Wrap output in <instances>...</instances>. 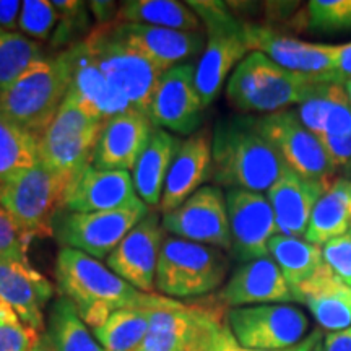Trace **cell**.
Returning <instances> with one entry per match:
<instances>
[{
	"label": "cell",
	"instance_id": "1",
	"mask_svg": "<svg viewBox=\"0 0 351 351\" xmlns=\"http://www.w3.org/2000/svg\"><path fill=\"white\" fill-rule=\"evenodd\" d=\"M56 280L60 295L77 307L91 330L121 309H171L182 302L134 288L98 258L77 249L62 247L56 258Z\"/></svg>",
	"mask_w": 351,
	"mask_h": 351
},
{
	"label": "cell",
	"instance_id": "2",
	"mask_svg": "<svg viewBox=\"0 0 351 351\" xmlns=\"http://www.w3.org/2000/svg\"><path fill=\"white\" fill-rule=\"evenodd\" d=\"M285 169L282 158L257 129L256 117H231L215 125L210 179L218 187L262 194Z\"/></svg>",
	"mask_w": 351,
	"mask_h": 351
},
{
	"label": "cell",
	"instance_id": "3",
	"mask_svg": "<svg viewBox=\"0 0 351 351\" xmlns=\"http://www.w3.org/2000/svg\"><path fill=\"white\" fill-rule=\"evenodd\" d=\"M326 78L307 77L280 67L262 52H249L226 85L228 101L244 112L274 114L304 103Z\"/></svg>",
	"mask_w": 351,
	"mask_h": 351
},
{
	"label": "cell",
	"instance_id": "4",
	"mask_svg": "<svg viewBox=\"0 0 351 351\" xmlns=\"http://www.w3.org/2000/svg\"><path fill=\"white\" fill-rule=\"evenodd\" d=\"M69 93V73L57 54L29 65L0 93V112L39 138Z\"/></svg>",
	"mask_w": 351,
	"mask_h": 351
},
{
	"label": "cell",
	"instance_id": "5",
	"mask_svg": "<svg viewBox=\"0 0 351 351\" xmlns=\"http://www.w3.org/2000/svg\"><path fill=\"white\" fill-rule=\"evenodd\" d=\"M205 28V49L195 65V86L204 108L218 98L230 72L249 54L244 21L221 2H187Z\"/></svg>",
	"mask_w": 351,
	"mask_h": 351
},
{
	"label": "cell",
	"instance_id": "6",
	"mask_svg": "<svg viewBox=\"0 0 351 351\" xmlns=\"http://www.w3.org/2000/svg\"><path fill=\"white\" fill-rule=\"evenodd\" d=\"M228 270L230 261L219 249L168 236L160 252L155 287L166 298L204 296L225 282Z\"/></svg>",
	"mask_w": 351,
	"mask_h": 351
},
{
	"label": "cell",
	"instance_id": "7",
	"mask_svg": "<svg viewBox=\"0 0 351 351\" xmlns=\"http://www.w3.org/2000/svg\"><path fill=\"white\" fill-rule=\"evenodd\" d=\"M101 127L103 122L65 96L54 121L38 138L39 163L69 186L91 165Z\"/></svg>",
	"mask_w": 351,
	"mask_h": 351
},
{
	"label": "cell",
	"instance_id": "8",
	"mask_svg": "<svg viewBox=\"0 0 351 351\" xmlns=\"http://www.w3.org/2000/svg\"><path fill=\"white\" fill-rule=\"evenodd\" d=\"M85 44L114 90L135 112L148 117L153 91L163 70L150 59L112 36L108 25H98L85 38Z\"/></svg>",
	"mask_w": 351,
	"mask_h": 351
},
{
	"label": "cell",
	"instance_id": "9",
	"mask_svg": "<svg viewBox=\"0 0 351 351\" xmlns=\"http://www.w3.org/2000/svg\"><path fill=\"white\" fill-rule=\"evenodd\" d=\"M67 186L46 166L0 184V204L29 241L54 238L52 221L59 212Z\"/></svg>",
	"mask_w": 351,
	"mask_h": 351
},
{
	"label": "cell",
	"instance_id": "10",
	"mask_svg": "<svg viewBox=\"0 0 351 351\" xmlns=\"http://www.w3.org/2000/svg\"><path fill=\"white\" fill-rule=\"evenodd\" d=\"M148 213L150 207L145 204L96 213H73L59 208L52 221V230L62 247L77 249L101 261L108 258Z\"/></svg>",
	"mask_w": 351,
	"mask_h": 351
},
{
	"label": "cell",
	"instance_id": "11",
	"mask_svg": "<svg viewBox=\"0 0 351 351\" xmlns=\"http://www.w3.org/2000/svg\"><path fill=\"white\" fill-rule=\"evenodd\" d=\"M296 114L324 145L337 173L351 181V104L343 85L320 82Z\"/></svg>",
	"mask_w": 351,
	"mask_h": 351
},
{
	"label": "cell",
	"instance_id": "12",
	"mask_svg": "<svg viewBox=\"0 0 351 351\" xmlns=\"http://www.w3.org/2000/svg\"><path fill=\"white\" fill-rule=\"evenodd\" d=\"M232 335L245 348L282 351L300 345L309 320L300 307L289 304H258L234 307L226 313Z\"/></svg>",
	"mask_w": 351,
	"mask_h": 351
},
{
	"label": "cell",
	"instance_id": "13",
	"mask_svg": "<svg viewBox=\"0 0 351 351\" xmlns=\"http://www.w3.org/2000/svg\"><path fill=\"white\" fill-rule=\"evenodd\" d=\"M257 129L271 143L288 169L313 181L335 179L337 171L320 140L287 109L256 119Z\"/></svg>",
	"mask_w": 351,
	"mask_h": 351
},
{
	"label": "cell",
	"instance_id": "14",
	"mask_svg": "<svg viewBox=\"0 0 351 351\" xmlns=\"http://www.w3.org/2000/svg\"><path fill=\"white\" fill-rule=\"evenodd\" d=\"M165 231L192 243L231 252V230L226 194L218 186H202L161 219Z\"/></svg>",
	"mask_w": 351,
	"mask_h": 351
},
{
	"label": "cell",
	"instance_id": "15",
	"mask_svg": "<svg viewBox=\"0 0 351 351\" xmlns=\"http://www.w3.org/2000/svg\"><path fill=\"white\" fill-rule=\"evenodd\" d=\"M204 109L195 86V65L187 62L160 77L150 99L148 119L173 134L192 135L202 124Z\"/></svg>",
	"mask_w": 351,
	"mask_h": 351
},
{
	"label": "cell",
	"instance_id": "16",
	"mask_svg": "<svg viewBox=\"0 0 351 351\" xmlns=\"http://www.w3.org/2000/svg\"><path fill=\"white\" fill-rule=\"evenodd\" d=\"M59 56L69 73L67 98L75 101L88 114L104 124L119 114L134 111L114 90L85 41L60 51Z\"/></svg>",
	"mask_w": 351,
	"mask_h": 351
},
{
	"label": "cell",
	"instance_id": "17",
	"mask_svg": "<svg viewBox=\"0 0 351 351\" xmlns=\"http://www.w3.org/2000/svg\"><path fill=\"white\" fill-rule=\"evenodd\" d=\"M228 218L231 230V254L241 263L269 257V243L276 231L274 210L261 192L228 189Z\"/></svg>",
	"mask_w": 351,
	"mask_h": 351
},
{
	"label": "cell",
	"instance_id": "18",
	"mask_svg": "<svg viewBox=\"0 0 351 351\" xmlns=\"http://www.w3.org/2000/svg\"><path fill=\"white\" fill-rule=\"evenodd\" d=\"M249 51L262 52L280 67L307 77L326 78L335 70L337 44L307 43L278 33L270 26L244 21Z\"/></svg>",
	"mask_w": 351,
	"mask_h": 351
},
{
	"label": "cell",
	"instance_id": "19",
	"mask_svg": "<svg viewBox=\"0 0 351 351\" xmlns=\"http://www.w3.org/2000/svg\"><path fill=\"white\" fill-rule=\"evenodd\" d=\"M165 232L160 217L150 212L109 254L106 265L134 288L153 293Z\"/></svg>",
	"mask_w": 351,
	"mask_h": 351
},
{
	"label": "cell",
	"instance_id": "20",
	"mask_svg": "<svg viewBox=\"0 0 351 351\" xmlns=\"http://www.w3.org/2000/svg\"><path fill=\"white\" fill-rule=\"evenodd\" d=\"M142 204L129 171H106L90 165L65 189L60 208L73 213H96Z\"/></svg>",
	"mask_w": 351,
	"mask_h": 351
},
{
	"label": "cell",
	"instance_id": "21",
	"mask_svg": "<svg viewBox=\"0 0 351 351\" xmlns=\"http://www.w3.org/2000/svg\"><path fill=\"white\" fill-rule=\"evenodd\" d=\"M109 32L127 46L150 59L163 72L187 64L205 49L204 32H178L158 26L135 23H109Z\"/></svg>",
	"mask_w": 351,
	"mask_h": 351
},
{
	"label": "cell",
	"instance_id": "22",
	"mask_svg": "<svg viewBox=\"0 0 351 351\" xmlns=\"http://www.w3.org/2000/svg\"><path fill=\"white\" fill-rule=\"evenodd\" d=\"M54 296L49 280L23 258L0 257V301L34 332H44L46 307Z\"/></svg>",
	"mask_w": 351,
	"mask_h": 351
},
{
	"label": "cell",
	"instance_id": "23",
	"mask_svg": "<svg viewBox=\"0 0 351 351\" xmlns=\"http://www.w3.org/2000/svg\"><path fill=\"white\" fill-rule=\"evenodd\" d=\"M218 301L234 309L252 304H288L296 300L280 267L269 256L241 263L218 293Z\"/></svg>",
	"mask_w": 351,
	"mask_h": 351
},
{
	"label": "cell",
	"instance_id": "24",
	"mask_svg": "<svg viewBox=\"0 0 351 351\" xmlns=\"http://www.w3.org/2000/svg\"><path fill=\"white\" fill-rule=\"evenodd\" d=\"M212 173V135L207 129L197 130L181 140L169 166L160 202V210L168 215L202 187Z\"/></svg>",
	"mask_w": 351,
	"mask_h": 351
},
{
	"label": "cell",
	"instance_id": "25",
	"mask_svg": "<svg viewBox=\"0 0 351 351\" xmlns=\"http://www.w3.org/2000/svg\"><path fill=\"white\" fill-rule=\"evenodd\" d=\"M155 125L140 112H125L104 122L91 166L106 171H134Z\"/></svg>",
	"mask_w": 351,
	"mask_h": 351
},
{
	"label": "cell",
	"instance_id": "26",
	"mask_svg": "<svg viewBox=\"0 0 351 351\" xmlns=\"http://www.w3.org/2000/svg\"><path fill=\"white\" fill-rule=\"evenodd\" d=\"M332 181L333 179L313 181L296 174L295 171L285 169L278 181L267 191L278 234L304 238L315 204Z\"/></svg>",
	"mask_w": 351,
	"mask_h": 351
},
{
	"label": "cell",
	"instance_id": "27",
	"mask_svg": "<svg viewBox=\"0 0 351 351\" xmlns=\"http://www.w3.org/2000/svg\"><path fill=\"white\" fill-rule=\"evenodd\" d=\"M212 307L182 302L152 313L150 327L137 351H195Z\"/></svg>",
	"mask_w": 351,
	"mask_h": 351
},
{
	"label": "cell",
	"instance_id": "28",
	"mask_svg": "<svg viewBox=\"0 0 351 351\" xmlns=\"http://www.w3.org/2000/svg\"><path fill=\"white\" fill-rule=\"evenodd\" d=\"M296 302L309 307L319 326L340 332L351 327V287L324 263L317 274L295 293Z\"/></svg>",
	"mask_w": 351,
	"mask_h": 351
},
{
	"label": "cell",
	"instance_id": "29",
	"mask_svg": "<svg viewBox=\"0 0 351 351\" xmlns=\"http://www.w3.org/2000/svg\"><path fill=\"white\" fill-rule=\"evenodd\" d=\"M181 140L160 127H155L147 147L132 171L135 191L147 207H160L169 166Z\"/></svg>",
	"mask_w": 351,
	"mask_h": 351
},
{
	"label": "cell",
	"instance_id": "30",
	"mask_svg": "<svg viewBox=\"0 0 351 351\" xmlns=\"http://www.w3.org/2000/svg\"><path fill=\"white\" fill-rule=\"evenodd\" d=\"M350 192L351 181L346 178L333 179L315 204L304 241L322 247L328 241L340 238L350 231Z\"/></svg>",
	"mask_w": 351,
	"mask_h": 351
},
{
	"label": "cell",
	"instance_id": "31",
	"mask_svg": "<svg viewBox=\"0 0 351 351\" xmlns=\"http://www.w3.org/2000/svg\"><path fill=\"white\" fill-rule=\"evenodd\" d=\"M116 21L158 26L178 32H202L199 15L189 3L176 0H127L122 2Z\"/></svg>",
	"mask_w": 351,
	"mask_h": 351
},
{
	"label": "cell",
	"instance_id": "32",
	"mask_svg": "<svg viewBox=\"0 0 351 351\" xmlns=\"http://www.w3.org/2000/svg\"><path fill=\"white\" fill-rule=\"evenodd\" d=\"M44 333L56 351H106L82 320L75 304L62 295L49 306Z\"/></svg>",
	"mask_w": 351,
	"mask_h": 351
},
{
	"label": "cell",
	"instance_id": "33",
	"mask_svg": "<svg viewBox=\"0 0 351 351\" xmlns=\"http://www.w3.org/2000/svg\"><path fill=\"white\" fill-rule=\"evenodd\" d=\"M269 254L280 267L293 293H296L302 285L309 282L326 263L322 247L301 238H289L283 234H275L270 239Z\"/></svg>",
	"mask_w": 351,
	"mask_h": 351
},
{
	"label": "cell",
	"instance_id": "34",
	"mask_svg": "<svg viewBox=\"0 0 351 351\" xmlns=\"http://www.w3.org/2000/svg\"><path fill=\"white\" fill-rule=\"evenodd\" d=\"M39 163L38 138L0 112V184Z\"/></svg>",
	"mask_w": 351,
	"mask_h": 351
},
{
	"label": "cell",
	"instance_id": "35",
	"mask_svg": "<svg viewBox=\"0 0 351 351\" xmlns=\"http://www.w3.org/2000/svg\"><path fill=\"white\" fill-rule=\"evenodd\" d=\"M153 311L156 309L116 311L91 332L106 351H137L148 333Z\"/></svg>",
	"mask_w": 351,
	"mask_h": 351
},
{
	"label": "cell",
	"instance_id": "36",
	"mask_svg": "<svg viewBox=\"0 0 351 351\" xmlns=\"http://www.w3.org/2000/svg\"><path fill=\"white\" fill-rule=\"evenodd\" d=\"M41 43L21 33L0 28V93L25 72L29 65L46 59Z\"/></svg>",
	"mask_w": 351,
	"mask_h": 351
},
{
	"label": "cell",
	"instance_id": "37",
	"mask_svg": "<svg viewBox=\"0 0 351 351\" xmlns=\"http://www.w3.org/2000/svg\"><path fill=\"white\" fill-rule=\"evenodd\" d=\"M322 341V333L319 330L314 332L313 335H309L307 339L301 341L300 345L293 346V348L282 350V351H314ZM195 351H262V350H252L245 348L236 340V337L232 335L230 326H228L226 315L221 317L217 311L212 307V313H210L207 324H205L204 333H202L199 346Z\"/></svg>",
	"mask_w": 351,
	"mask_h": 351
},
{
	"label": "cell",
	"instance_id": "38",
	"mask_svg": "<svg viewBox=\"0 0 351 351\" xmlns=\"http://www.w3.org/2000/svg\"><path fill=\"white\" fill-rule=\"evenodd\" d=\"M52 3L59 12L60 21L51 38V46L54 49L57 47L69 49L70 46L85 41V38L91 33L88 3L72 2V0H54Z\"/></svg>",
	"mask_w": 351,
	"mask_h": 351
},
{
	"label": "cell",
	"instance_id": "39",
	"mask_svg": "<svg viewBox=\"0 0 351 351\" xmlns=\"http://www.w3.org/2000/svg\"><path fill=\"white\" fill-rule=\"evenodd\" d=\"M304 28L311 32H351V0H311L304 10Z\"/></svg>",
	"mask_w": 351,
	"mask_h": 351
},
{
	"label": "cell",
	"instance_id": "40",
	"mask_svg": "<svg viewBox=\"0 0 351 351\" xmlns=\"http://www.w3.org/2000/svg\"><path fill=\"white\" fill-rule=\"evenodd\" d=\"M59 21L60 15L52 2L25 0L19 20V29L21 34L33 39V41H51Z\"/></svg>",
	"mask_w": 351,
	"mask_h": 351
},
{
	"label": "cell",
	"instance_id": "41",
	"mask_svg": "<svg viewBox=\"0 0 351 351\" xmlns=\"http://www.w3.org/2000/svg\"><path fill=\"white\" fill-rule=\"evenodd\" d=\"M38 335L10 306L0 301V351H29Z\"/></svg>",
	"mask_w": 351,
	"mask_h": 351
},
{
	"label": "cell",
	"instance_id": "42",
	"mask_svg": "<svg viewBox=\"0 0 351 351\" xmlns=\"http://www.w3.org/2000/svg\"><path fill=\"white\" fill-rule=\"evenodd\" d=\"M326 265L345 285L351 287V230L346 234L328 241L322 245Z\"/></svg>",
	"mask_w": 351,
	"mask_h": 351
},
{
	"label": "cell",
	"instance_id": "43",
	"mask_svg": "<svg viewBox=\"0 0 351 351\" xmlns=\"http://www.w3.org/2000/svg\"><path fill=\"white\" fill-rule=\"evenodd\" d=\"M29 241L0 204V257L28 261Z\"/></svg>",
	"mask_w": 351,
	"mask_h": 351
},
{
	"label": "cell",
	"instance_id": "44",
	"mask_svg": "<svg viewBox=\"0 0 351 351\" xmlns=\"http://www.w3.org/2000/svg\"><path fill=\"white\" fill-rule=\"evenodd\" d=\"M350 78H351V43L337 44L335 70H333L332 75L327 77V82L343 85V83L346 80H350Z\"/></svg>",
	"mask_w": 351,
	"mask_h": 351
},
{
	"label": "cell",
	"instance_id": "45",
	"mask_svg": "<svg viewBox=\"0 0 351 351\" xmlns=\"http://www.w3.org/2000/svg\"><path fill=\"white\" fill-rule=\"evenodd\" d=\"M23 2L19 0H0V28L15 33L19 29V20Z\"/></svg>",
	"mask_w": 351,
	"mask_h": 351
},
{
	"label": "cell",
	"instance_id": "46",
	"mask_svg": "<svg viewBox=\"0 0 351 351\" xmlns=\"http://www.w3.org/2000/svg\"><path fill=\"white\" fill-rule=\"evenodd\" d=\"M322 351H351V327L340 332H328L324 337Z\"/></svg>",
	"mask_w": 351,
	"mask_h": 351
},
{
	"label": "cell",
	"instance_id": "47",
	"mask_svg": "<svg viewBox=\"0 0 351 351\" xmlns=\"http://www.w3.org/2000/svg\"><path fill=\"white\" fill-rule=\"evenodd\" d=\"M88 7L95 13L98 25L114 23L117 19V12H119V8H116V3L112 2H90Z\"/></svg>",
	"mask_w": 351,
	"mask_h": 351
},
{
	"label": "cell",
	"instance_id": "48",
	"mask_svg": "<svg viewBox=\"0 0 351 351\" xmlns=\"http://www.w3.org/2000/svg\"><path fill=\"white\" fill-rule=\"evenodd\" d=\"M29 351H56V348L52 346L51 340L47 339L46 333L43 332V333H39L38 339L34 340V343H33L32 350H29Z\"/></svg>",
	"mask_w": 351,
	"mask_h": 351
},
{
	"label": "cell",
	"instance_id": "49",
	"mask_svg": "<svg viewBox=\"0 0 351 351\" xmlns=\"http://www.w3.org/2000/svg\"><path fill=\"white\" fill-rule=\"evenodd\" d=\"M343 88H345L346 95H348V99H350V104H351V78L343 83Z\"/></svg>",
	"mask_w": 351,
	"mask_h": 351
},
{
	"label": "cell",
	"instance_id": "50",
	"mask_svg": "<svg viewBox=\"0 0 351 351\" xmlns=\"http://www.w3.org/2000/svg\"><path fill=\"white\" fill-rule=\"evenodd\" d=\"M314 351H322V341H320V343H319L317 346H315Z\"/></svg>",
	"mask_w": 351,
	"mask_h": 351
},
{
	"label": "cell",
	"instance_id": "51",
	"mask_svg": "<svg viewBox=\"0 0 351 351\" xmlns=\"http://www.w3.org/2000/svg\"><path fill=\"white\" fill-rule=\"evenodd\" d=\"M350 218H351V192H350ZM351 230V228H350Z\"/></svg>",
	"mask_w": 351,
	"mask_h": 351
}]
</instances>
